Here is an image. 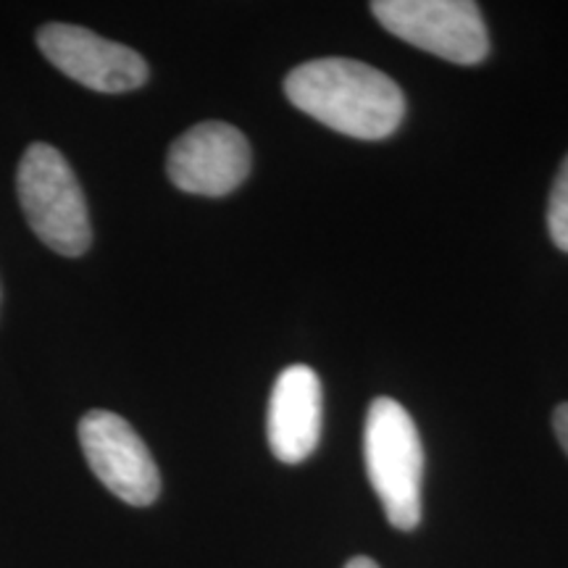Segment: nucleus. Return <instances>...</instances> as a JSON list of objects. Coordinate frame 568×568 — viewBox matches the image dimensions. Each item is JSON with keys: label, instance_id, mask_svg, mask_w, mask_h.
Here are the masks:
<instances>
[{"label": "nucleus", "instance_id": "nucleus-1", "mask_svg": "<svg viewBox=\"0 0 568 568\" xmlns=\"http://www.w3.org/2000/svg\"><path fill=\"white\" fill-rule=\"evenodd\" d=\"M290 103L355 140H385L406 116V95L385 71L353 59H316L284 80Z\"/></svg>", "mask_w": 568, "mask_h": 568}, {"label": "nucleus", "instance_id": "nucleus-2", "mask_svg": "<svg viewBox=\"0 0 568 568\" xmlns=\"http://www.w3.org/2000/svg\"><path fill=\"white\" fill-rule=\"evenodd\" d=\"M366 471L395 529L410 531L422 521L424 447L414 418L393 397H376L364 429Z\"/></svg>", "mask_w": 568, "mask_h": 568}, {"label": "nucleus", "instance_id": "nucleus-3", "mask_svg": "<svg viewBox=\"0 0 568 568\" xmlns=\"http://www.w3.org/2000/svg\"><path fill=\"white\" fill-rule=\"evenodd\" d=\"M19 203L32 232L51 251L77 258L92 243L84 193L69 161L48 142H32L19 161Z\"/></svg>", "mask_w": 568, "mask_h": 568}, {"label": "nucleus", "instance_id": "nucleus-4", "mask_svg": "<svg viewBox=\"0 0 568 568\" xmlns=\"http://www.w3.org/2000/svg\"><path fill=\"white\" fill-rule=\"evenodd\" d=\"M374 17L395 38L453 63H479L489 51L485 19L471 0H376Z\"/></svg>", "mask_w": 568, "mask_h": 568}, {"label": "nucleus", "instance_id": "nucleus-5", "mask_svg": "<svg viewBox=\"0 0 568 568\" xmlns=\"http://www.w3.org/2000/svg\"><path fill=\"white\" fill-rule=\"evenodd\" d=\"M80 445L95 477L119 500L151 506L161 493L159 466L126 418L111 410H90L80 422Z\"/></svg>", "mask_w": 568, "mask_h": 568}, {"label": "nucleus", "instance_id": "nucleus-6", "mask_svg": "<svg viewBox=\"0 0 568 568\" xmlns=\"http://www.w3.org/2000/svg\"><path fill=\"white\" fill-rule=\"evenodd\" d=\"M251 161V145L237 126L203 122L169 148L166 172L182 193L222 197L247 180Z\"/></svg>", "mask_w": 568, "mask_h": 568}, {"label": "nucleus", "instance_id": "nucleus-7", "mask_svg": "<svg viewBox=\"0 0 568 568\" xmlns=\"http://www.w3.org/2000/svg\"><path fill=\"white\" fill-rule=\"evenodd\" d=\"M38 48L69 80L95 92H130L148 82V63L138 51L77 24H45Z\"/></svg>", "mask_w": 568, "mask_h": 568}, {"label": "nucleus", "instance_id": "nucleus-8", "mask_svg": "<svg viewBox=\"0 0 568 568\" xmlns=\"http://www.w3.org/2000/svg\"><path fill=\"white\" fill-rule=\"evenodd\" d=\"M324 424L322 379L311 366L293 364L276 376L268 400V447L282 464H301L316 450Z\"/></svg>", "mask_w": 568, "mask_h": 568}, {"label": "nucleus", "instance_id": "nucleus-9", "mask_svg": "<svg viewBox=\"0 0 568 568\" xmlns=\"http://www.w3.org/2000/svg\"><path fill=\"white\" fill-rule=\"evenodd\" d=\"M548 230H550L552 243H556L560 251L568 253V155L550 190Z\"/></svg>", "mask_w": 568, "mask_h": 568}, {"label": "nucleus", "instance_id": "nucleus-10", "mask_svg": "<svg viewBox=\"0 0 568 568\" xmlns=\"http://www.w3.org/2000/svg\"><path fill=\"white\" fill-rule=\"evenodd\" d=\"M552 426H556V437L558 443L564 445L566 456H568V403L556 408V416H552Z\"/></svg>", "mask_w": 568, "mask_h": 568}, {"label": "nucleus", "instance_id": "nucleus-11", "mask_svg": "<svg viewBox=\"0 0 568 568\" xmlns=\"http://www.w3.org/2000/svg\"><path fill=\"white\" fill-rule=\"evenodd\" d=\"M345 568H379V566H376V560H372V558H366V556H355V558L347 560V566H345Z\"/></svg>", "mask_w": 568, "mask_h": 568}]
</instances>
